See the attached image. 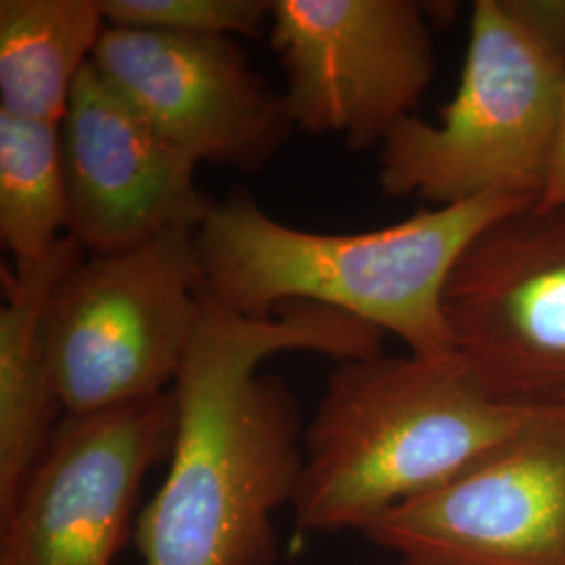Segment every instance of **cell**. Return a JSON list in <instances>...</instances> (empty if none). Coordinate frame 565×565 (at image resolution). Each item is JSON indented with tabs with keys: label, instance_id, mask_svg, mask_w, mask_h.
Segmentation results:
<instances>
[{
	"label": "cell",
	"instance_id": "1",
	"mask_svg": "<svg viewBox=\"0 0 565 565\" xmlns=\"http://www.w3.org/2000/svg\"><path fill=\"white\" fill-rule=\"evenodd\" d=\"M373 324L310 302L247 319L202 294L200 321L172 385L177 434L168 473L135 527L142 565H275V513L303 463L294 392L260 364L281 352L342 361L382 354Z\"/></svg>",
	"mask_w": 565,
	"mask_h": 565
},
{
	"label": "cell",
	"instance_id": "2",
	"mask_svg": "<svg viewBox=\"0 0 565 565\" xmlns=\"http://www.w3.org/2000/svg\"><path fill=\"white\" fill-rule=\"evenodd\" d=\"M527 203L534 200L488 195L333 235L279 223L235 191L212 203L195 233L202 294L260 321L282 303H319L398 335L415 354H448L443 296L452 266L486 226Z\"/></svg>",
	"mask_w": 565,
	"mask_h": 565
},
{
	"label": "cell",
	"instance_id": "3",
	"mask_svg": "<svg viewBox=\"0 0 565 565\" xmlns=\"http://www.w3.org/2000/svg\"><path fill=\"white\" fill-rule=\"evenodd\" d=\"M548 413L499 396L457 352L342 361L303 429L298 530L363 532Z\"/></svg>",
	"mask_w": 565,
	"mask_h": 565
},
{
	"label": "cell",
	"instance_id": "4",
	"mask_svg": "<svg viewBox=\"0 0 565 565\" xmlns=\"http://www.w3.org/2000/svg\"><path fill=\"white\" fill-rule=\"evenodd\" d=\"M565 97V65L501 0H476L463 72L436 124L411 116L380 147V189L438 207L488 195L539 202Z\"/></svg>",
	"mask_w": 565,
	"mask_h": 565
},
{
	"label": "cell",
	"instance_id": "5",
	"mask_svg": "<svg viewBox=\"0 0 565 565\" xmlns=\"http://www.w3.org/2000/svg\"><path fill=\"white\" fill-rule=\"evenodd\" d=\"M195 228L116 254H86L53 287L42 340L65 415L168 392L202 310Z\"/></svg>",
	"mask_w": 565,
	"mask_h": 565
},
{
	"label": "cell",
	"instance_id": "6",
	"mask_svg": "<svg viewBox=\"0 0 565 565\" xmlns=\"http://www.w3.org/2000/svg\"><path fill=\"white\" fill-rule=\"evenodd\" d=\"M434 4L411 0H268L270 44L294 128L382 147L417 116L434 81Z\"/></svg>",
	"mask_w": 565,
	"mask_h": 565
},
{
	"label": "cell",
	"instance_id": "7",
	"mask_svg": "<svg viewBox=\"0 0 565 565\" xmlns=\"http://www.w3.org/2000/svg\"><path fill=\"white\" fill-rule=\"evenodd\" d=\"M452 350L511 403L565 411V205L527 203L465 247L445 296Z\"/></svg>",
	"mask_w": 565,
	"mask_h": 565
},
{
	"label": "cell",
	"instance_id": "8",
	"mask_svg": "<svg viewBox=\"0 0 565 565\" xmlns=\"http://www.w3.org/2000/svg\"><path fill=\"white\" fill-rule=\"evenodd\" d=\"M172 390L84 415H65L0 515V565H114L142 480L170 459Z\"/></svg>",
	"mask_w": 565,
	"mask_h": 565
},
{
	"label": "cell",
	"instance_id": "9",
	"mask_svg": "<svg viewBox=\"0 0 565 565\" xmlns=\"http://www.w3.org/2000/svg\"><path fill=\"white\" fill-rule=\"evenodd\" d=\"M401 562L565 565V411L364 527Z\"/></svg>",
	"mask_w": 565,
	"mask_h": 565
},
{
	"label": "cell",
	"instance_id": "10",
	"mask_svg": "<svg viewBox=\"0 0 565 565\" xmlns=\"http://www.w3.org/2000/svg\"><path fill=\"white\" fill-rule=\"evenodd\" d=\"M90 65L195 163L258 172L294 130L237 39L105 25Z\"/></svg>",
	"mask_w": 565,
	"mask_h": 565
},
{
	"label": "cell",
	"instance_id": "11",
	"mask_svg": "<svg viewBox=\"0 0 565 565\" xmlns=\"http://www.w3.org/2000/svg\"><path fill=\"white\" fill-rule=\"evenodd\" d=\"M67 231L86 254H116L172 228H200L212 200L193 162L88 63L60 124Z\"/></svg>",
	"mask_w": 565,
	"mask_h": 565
},
{
	"label": "cell",
	"instance_id": "12",
	"mask_svg": "<svg viewBox=\"0 0 565 565\" xmlns=\"http://www.w3.org/2000/svg\"><path fill=\"white\" fill-rule=\"evenodd\" d=\"M84 256L81 243L65 235L41 270L18 275L2 268L7 303L0 310V515L15 503L65 417L44 350L42 315L53 287Z\"/></svg>",
	"mask_w": 565,
	"mask_h": 565
},
{
	"label": "cell",
	"instance_id": "13",
	"mask_svg": "<svg viewBox=\"0 0 565 565\" xmlns=\"http://www.w3.org/2000/svg\"><path fill=\"white\" fill-rule=\"evenodd\" d=\"M105 25L99 0H0V109L61 124Z\"/></svg>",
	"mask_w": 565,
	"mask_h": 565
},
{
	"label": "cell",
	"instance_id": "14",
	"mask_svg": "<svg viewBox=\"0 0 565 565\" xmlns=\"http://www.w3.org/2000/svg\"><path fill=\"white\" fill-rule=\"evenodd\" d=\"M67 231L60 124L0 109V239L18 275L41 270Z\"/></svg>",
	"mask_w": 565,
	"mask_h": 565
},
{
	"label": "cell",
	"instance_id": "15",
	"mask_svg": "<svg viewBox=\"0 0 565 565\" xmlns=\"http://www.w3.org/2000/svg\"><path fill=\"white\" fill-rule=\"evenodd\" d=\"M114 28L184 36H258L268 25V0H99Z\"/></svg>",
	"mask_w": 565,
	"mask_h": 565
},
{
	"label": "cell",
	"instance_id": "16",
	"mask_svg": "<svg viewBox=\"0 0 565 565\" xmlns=\"http://www.w3.org/2000/svg\"><path fill=\"white\" fill-rule=\"evenodd\" d=\"M507 13L565 65V0H501Z\"/></svg>",
	"mask_w": 565,
	"mask_h": 565
},
{
	"label": "cell",
	"instance_id": "17",
	"mask_svg": "<svg viewBox=\"0 0 565 565\" xmlns=\"http://www.w3.org/2000/svg\"><path fill=\"white\" fill-rule=\"evenodd\" d=\"M539 203L541 205H565V97L559 126H557V139H555V149H553L551 170H548L545 191H543Z\"/></svg>",
	"mask_w": 565,
	"mask_h": 565
},
{
	"label": "cell",
	"instance_id": "18",
	"mask_svg": "<svg viewBox=\"0 0 565 565\" xmlns=\"http://www.w3.org/2000/svg\"><path fill=\"white\" fill-rule=\"evenodd\" d=\"M398 565H434V564H417V562H401Z\"/></svg>",
	"mask_w": 565,
	"mask_h": 565
}]
</instances>
